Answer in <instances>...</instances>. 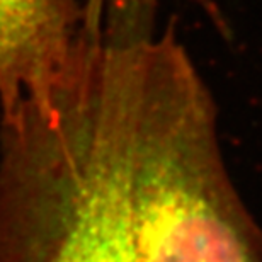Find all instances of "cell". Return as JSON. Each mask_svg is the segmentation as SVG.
Returning <instances> with one entry per match:
<instances>
[{
  "instance_id": "cell-1",
  "label": "cell",
  "mask_w": 262,
  "mask_h": 262,
  "mask_svg": "<svg viewBox=\"0 0 262 262\" xmlns=\"http://www.w3.org/2000/svg\"><path fill=\"white\" fill-rule=\"evenodd\" d=\"M151 2L113 0L101 28L116 89L135 262H262V230L233 186L218 107Z\"/></svg>"
},
{
  "instance_id": "cell-2",
  "label": "cell",
  "mask_w": 262,
  "mask_h": 262,
  "mask_svg": "<svg viewBox=\"0 0 262 262\" xmlns=\"http://www.w3.org/2000/svg\"><path fill=\"white\" fill-rule=\"evenodd\" d=\"M0 262H135L101 36L45 94L2 114Z\"/></svg>"
},
{
  "instance_id": "cell-3",
  "label": "cell",
  "mask_w": 262,
  "mask_h": 262,
  "mask_svg": "<svg viewBox=\"0 0 262 262\" xmlns=\"http://www.w3.org/2000/svg\"><path fill=\"white\" fill-rule=\"evenodd\" d=\"M87 36V0H0V111L45 94Z\"/></svg>"
},
{
  "instance_id": "cell-4",
  "label": "cell",
  "mask_w": 262,
  "mask_h": 262,
  "mask_svg": "<svg viewBox=\"0 0 262 262\" xmlns=\"http://www.w3.org/2000/svg\"><path fill=\"white\" fill-rule=\"evenodd\" d=\"M191 5H194L198 10H201L204 17L209 19L211 24H220L225 19V12L220 5V0H187ZM106 0H87V15L91 23H99L104 14Z\"/></svg>"
}]
</instances>
